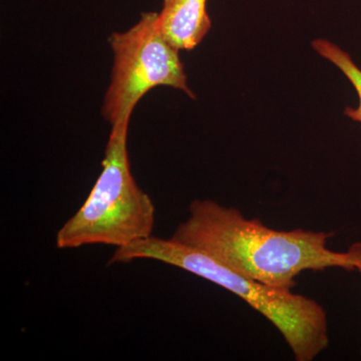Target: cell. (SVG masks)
<instances>
[{
    "instance_id": "6da1fadb",
    "label": "cell",
    "mask_w": 361,
    "mask_h": 361,
    "mask_svg": "<svg viewBox=\"0 0 361 361\" xmlns=\"http://www.w3.org/2000/svg\"><path fill=\"white\" fill-rule=\"evenodd\" d=\"M189 211L170 238L261 283L291 290L304 271L355 270V244L346 252L330 250L327 243L332 233L273 229L212 200H195Z\"/></svg>"
},
{
    "instance_id": "7a4b0ae2",
    "label": "cell",
    "mask_w": 361,
    "mask_h": 361,
    "mask_svg": "<svg viewBox=\"0 0 361 361\" xmlns=\"http://www.w3.org/2000/svg\"><path fill=\"white\" fill-rule=\"evenodd\" d=\"M140 259L180 268L243 299L279 330L296 361H312L329 348L326 311L313 299L242 276L204 252L153 235L116 248L109 264Z\"/></svg>"
},
{
    "instance_id": "3957f363",
    "label": "cell",
    "mask_w": 361,
    "mask_h": 361,
    "mask_svg": "<svg viewBox=\"0 0 361 361\" xmlns=\"http://www.w3.org/2000/svg\"><path fill=\"white\" fill-rule=\"evenodd\" d=\"M129 123L126 120L111 125L103 171L84 205L59 230V249L97 244L120 248L152 236L156 209L130 172Z\"/></svg>"
},
{
    "instance_id": "277c9868",
    "label": "cell",
    "mask_w": 361,
    "mask_h": 361,
    "mask_svg": "<svg viewBox=\"0 0 361 361\" xmlns=\"http://www.w3.org/2000/svg\"><path fill=\"white\" fill-rule=\"evenodd\" d=\"M110 45L114 66L102 114L111 125L130 120L140 99L160 85L196 97L188 87L179 49L159 30L158 13H142L141 20L127 32H114Z\"/></svg>"
},
{
    "instance_id": "5b68a950",
    "label": "cell",
    "mask_w": 361,
    "mask_h": 361,
    "mask_svg": "<svg viewBox=\"0 0 361 361\" xmlns=\"http://www.w3.org/2000/svg\"><path fill=\"white\" fill-rule=\"evenodd\" d=\"M161 35L179 51H191L210 30L207 0H164L158 13Z\"/></svg>"
},
{
    "instance_id": "8992f818",
    "label": "cell",
    "mask_w": 361,
    "mask_h": 361,
    "mask_svg": "<svg viewBox=\"0 0 361 361\" xmlns=\"http://www.w3.org/2000/svg\"><path fill=\"white\" fill-rule=\"evenodd\" d=\"M312 47L322 58L331 61L348 78L350 84L355 87L357 94L360 104L357 108H348L344 111V115L350 118L355 122L361 123V70L353 61V58L336 44H332L329 40L316 39L312 42Z\"/></svg>"
},
{
    "instance_id": "52a82bcc",
    "label": "cell",
    "mask_w": 361,
    "mask_h": 361,
    "mask_svg": "<svg viewBox=\"0 0 361 361\" xmlns=\"http://www.w3.org/2000/svg\"><path fill=\"white\" fill-rule=\"evenodd\" d=\"M355 244L356 247V250H357V262H356L355 270L358 271V273H360V274L361 275V243L360 242H357V243Z\"/></svg>"
}]
</instances>
